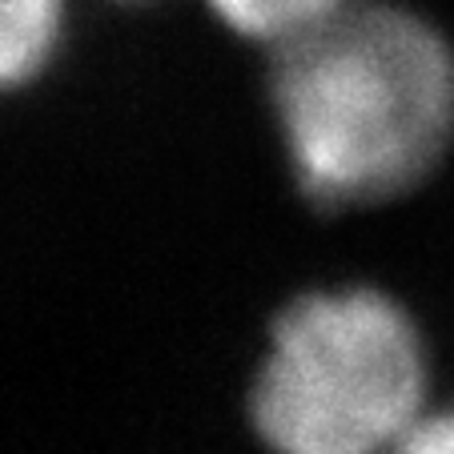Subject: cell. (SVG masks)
<instances>
[{
	"instance_id": "obj_2",
	"label": "cell",
	"mask_w": 454,
	"mask_h": 454,
	"mask_svg": "<svg viewBox=\"0 0 454 454\" xmlns=\"http://www.w3.org/2000/svg\"><path fill=\"white\" fill-rule=\"evenodd\" d=\"M414 317L370 286L309 290L270 322L249 422L270 454H395L422 419Z\"/></svg>"
},
{
	"instance_id": "obj_1",
	"label": "cell",
	"mask_w": 454,
	"mask_h": 454,
	"mask_svg": "<svg viewBox=\"0 0 454 454\" xmlns=\"http://www.w3.org/2000/svg\"><path fill=\"white\" fill-rule=\"evenodd\" d=\"M270 105L298 189L330 209L419 185L454 133V52L398 4H358L278 44Z\"/></svg>"
},
{
	"instance_id": "obj_4",
	"label": "cell",
	"mask_w": 454,
	"mask_h": 454,
	"mask_svg": "<svg viewBox=\"0 0 454 454\" xmlns=\"http://www.w3.org/2000/svg\"><path fill=\"white\" fill-rule=\"evenodd\" d=\"M206 4L230 33L278 49L342 12L350 0H206Z\"/></svg>"
},
{
	"instance_id": "obj_5",
	"label": "cell",
	"mask_w": 454,
	"mask_h": 454,
	"mask_svg": "<svg viewBox=\"0 0 454 454\" xmlns=\"http://www.w3.org/2000/svg\"><path fill=\"white\" fill-rule=\"evenodd\" d=\"M395 454H454V411L422 414Z\"/></svg>"
},
{
	"instance_id": "obj_3",
	"label": "cell",
	"mask_w": 454,
	"mask_h": 454,
	"mask_svg": "<svg viewBox=\"0 0 454 454\" xmlns=\"http://www.w3.org/2000/svg\"><path fill=\"white\" fill-rule=\"evenodd\" d=\"M65 36V0H0V93L36 81Z\"/></svg>"
}]
</instances>
